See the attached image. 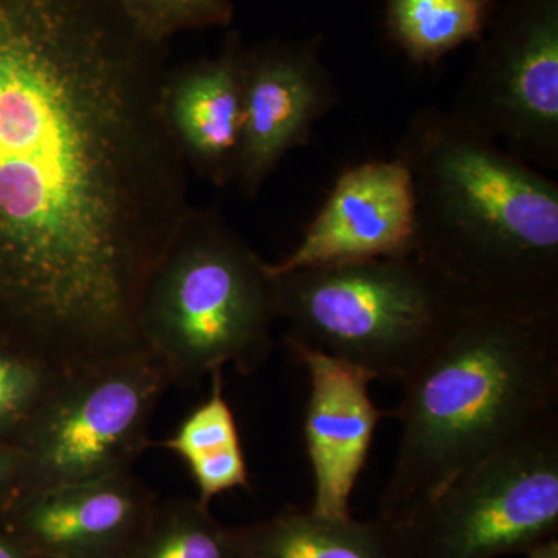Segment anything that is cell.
Returning a JSON list of instances; mask_svg holds the SVG:
<instances>
[{
  "label": "cell",
  "mask_w": 558,
  "mask_h": 558,
  "mask_svg": "<svg viewBox=\"0 0 558 558\" xmlns=\"http://www.w3.org/2000/svg\"><path fill=\"white\" fill-rule=\"evenodd\" d=\"M61 374L14 348H0V436L21 435Z\"/></svg>",
  "instance_id": "ac0fdd59"
},
{
  "label": "cell",
  "mask_w": 558,
  "mask_h": 558,
  "mask_svg": "<svg viewBox=\"0 0 558 558\" xmlns=\"http://www.w3.org/2000/svg\"><path fill=\"white\" fill-rule=\"evenodd\" d=\"M414 256L472 310L558 317V185L449 110L414 113Z\"/></svg>",
  "instance_id": "7a4b0ae2"
},
{
  "label": "cell",
  "mask_w": 558,
  "mask_h": 558,
  "mask_svg": "<svg viewBox=\"0 0 558 558\" xmlns=\"http://www.w3.org/2000/svg\"><path fill=\"white\" fill-rule=\"evenodd\" d=\"M274 282L289 336L399 384L472 310L414 255L310 267Z\"/></svg>",
  "instance_id": "5b68a950"
},
{
  "label": "cell",
  "mask_w": 558,
  "mask_h": 558,
  "mask_svg": "<svg viewBox=\"0 0 558 558\" xmlns=\"http://www.w3.org/2000/svg\"><path fill=\"white\" fill-rule=\"evenodd\" d=\"M492 0H387L389 39L414 65H432L468 43L483 40Z\"/></svg>",
  "instance_id": "9a60e30c"
},
{
  "label": "cell",
  "mask_w": 558,
  "mask_h": 558,
  "mask_svg": "<svg viewBox=\"0 0 558 558\" xmlns=\"http://www.w3.org/2000/svg\"><path fill=\"white\" fill-rule=\"evenodd\" d=\"M339 102L319 60V40L271 44L244 57V116L236 179L256 199L292 150L306 146L315 124Z\"/></svg>",
  "instance_id": "30bf717a"
},
{
  "label": "cell",
  "mask_w": 558,
  "mask_h": 558,
  "mask_svg": "<svg viewBox=\"0 0 558 558\" xmlns=\"http://www.w3.org/2000/svg\"><path fill=\"white\" fill-rule=\"evenodd\" d=\"M244 57L233 36L219 57L168 70L163 84L165 117L186 167L219 189L236 179Z\"/></svg>",
  "instance_id": "4fadbf2b"
},
{
  "label": "cell",
  "mask_w": 558,
  "mask_h": 558,
  "mask_svg": "<svg viewBox=\"0 0 558 558\" xmlns=\"http://www.w3.org/2000/svg\"><path fill=\"white\" fill-rule=\"evenodd\" d=\"M171 385L146 349L61 374L11 447L25 495L131 472Z\"/></svg>",
  "instance_id": "8992f818"
},
{
  "label": "cell",
  "mask_w": 558,
  "mask_h": 558,
  "mask_svg": "<svg viewBox=\"0 0 558 558\" xmlns=\"http://www.w3.org/2000/svg\"><path fill=\"white\" fill-rule=\"evenodd\" d=\"M417 207L402 157L363 161L341 172L303 240L286 258L267 263L271 278L332 264L414 255Z\"/></svg>",
  "instance_id": "9c48e42d"
},
{
  "label": "cell",
  "mask_w": 558,
  "mask_h": 558,
  "mask_svg": "<svg viewBox=\"0 0 558 558\" xmlns=\"http://www.w3.org/2000/svg\"><path fill=\"white\" fill-rule=\"evenodd\" d=\"M131 472L25 495L21 527L46 558H120L153 513Z\"/></svg>",
  "instance_id": "7c38bea8"
},
{
  "label": "cell",
  "mask_w": 558,
  "mask_h": 558,
  "mask_svg": "<svg viewBox=\"0 0 558 558\" xmlns=\"http://www.w3.org/2000/svg\"><path fill=\"white\" fill-rule=\"evenodd\" d=\"M120 558H242L229 529L209 517L207 506L178 501L154 509L149 520Z\"/></svg>",
  "instance_id": "2e32d148"
},
{
  "label": "cell",
  "mask_w": 558,
  "mask_h": 558,
  "mask_svg": "<svg viewBox=\"0 0 558 558\" xmlns=\"http://www.w3.org/2000/svg\"><path fill=\"white\" fill-rule=\"evenodd\" d=\"M284 341L310 376L304 442L314 475L311 510L328 517L351 515L349 499L384 417L371 399V381L376 379L289 333Z\"/></svg>",
  "instance_id": "8fae6325"
},
{
  "label": "cell",
  "mask_w": 558,
  "mask_h": 558,
  "mask_svg": "<svg viewBox=\"0 0 558 558\" xmlns=\"http://www.w3.org/2000/svg\"><path fill=\"white\" fill-rule=\"evenodd\" d=\"M409 558L527 554L558 532V413L459 476L392 524Z\"/></svg>",
  "instance_id": "52a82bcc"
},
{
  "label": "cell",
  "mask_w": 558,
  "mask_h": 558,
  "mask_svg": "<svg viewBox=\"0 0 558 558\" xmlns=\"http://www.w3.org/2000/svg\"><path fill=\"white\" fill-rule=\"evenodd\" d=\"M527 558H558V538L539 543L526 554Z\"/></svg>",
  "instance_id": "44dd1931"
},
{
  "label": "cell",
  "mask_w": 558,
  "mask_h": 558,
  "mask_svg": "<svg viewBox=\"0 0 558 558\" xmlns=\"http://www.w3.org/2000/svg\"><path fill=\"white\" fill-rule=\"evenodd\" d=\"M0 558H27V556L13 543L0 539Z\"/></svg>",
  "instance_id": "7402d4cb"
},
{
  "label": "cell",
  "mask_w": 558,
  "mask_h": 558,
  "mask_svg": "<svg viewBox=\"0 0 558 558\" xmlns=\"http://www.w3.org/2000/svg\"><path fill=\"white\" fill-rule=\"evenodd\" d=\"M20 478V464H17L16 451L13 449H0V492L11 481Z\"/></svg>",
  "instance_id": "ffe728a7"
},
{
  "label": "cell",
  "mask_w": 558,
  "mask_h": 558,
  "mask_svg": "<svg viewBox=\"0 0 558 558\" xmlns=\"http://www.w3.org/2000/svg\"><path fill=\"white\" fill-rule=\"evenodd\" d=\"M384 411L398 454L377 517L399 524L538 422L558 413V317L470 310Z\"/></svg>",
  "instance_id": "3957f363"
},
{
  "label": "cell",
  "mask_w": 558,
  "mask_h": 558,
  "mask_svg": "<svg viewBox=\"0 0 558 558\" xmlns=\"http://www.w3.org/2000/svg\"><path fill=\"white\" fill-rule=\"evenodd\" d=\"M277 293L267 263L216 208H191L150 278L138 330L172 385L216 369L255 373L274 349Z\"/></svg>",
  "instance_id": "277c9868"
},
{
  "label": "cell",
  "mask_w": 558,
  "mask_h": 558,
  "mask_svg": "<svg viewBox=\"0 0 558 558\" xmlns=\"http://www.w3.org/2000/svg\"><path fill=\"white\" fill-rule=\"evenodd\" d=\"M167 73L120 0H0V317L57 373L145 349L143 296L193 208Z\"/></svg>",
  "instance_id": "6da1fadb"
},
{
  "label": "cell",
  "mask_w": 558,
  "mask_h": 558,
  "mask_svg": "<svg viewBox=\"0 0 558 558\" xmlns=\"http://www.w3.org/2000/svg\"><path fill=\"white\" fill-rule=\"evenodd\" d=\"M120 3L135 24L159 43L178 32L227 24L233 13L229 0H120Z\"/></svg>",
  "instance_id": "d6986e66"
},
{
  "label": "cell",
  "mask_w": 558,
  "mask_h": 558,
  "mask_svg": "<svg viewBox=\"0 0 558 558\" xmlns=\"http://www.w3.org/2000/svg\"><path fill=\"white\" fill-rule=\"evenodd\" d=\"M209 380L208 398L163 442L165 449L189 465L191 476L247 462L236 418L223 395V369L213 371Z\"/></svg>",
  "instance_id": "e0dca14e"
},
{
  "label": "cell",
  "mask_w": 558,
  "mask_h": 558,
  "mask_svg": "<svg viewBox=\"0 0 558 558\" xmlns=\"http://www.w3.org/2000/svg\"><path fill=\"white\" fill-rule=\"evenodd\" d=\"M449 112L517 159L558 171V0H509Z\"/></svg>",
  "instance_id": "ba28073f"
},
{
  "label": "cell",
  "mask_w": 558,
  "mask_h": 558,
  "mask_svg": "<svg viewBox=\"0 0 558 558\" xmlns=\"http://www.w3.org/2000/svg\"><path fill=\"white\" fill-rule=\"evenodd\" d=\"M229 532L242 558H409L398 531L379 517L355 520L288 508Z\"/></svg>",
  "instance_id": "5bb4252c"
}]
</instances>
